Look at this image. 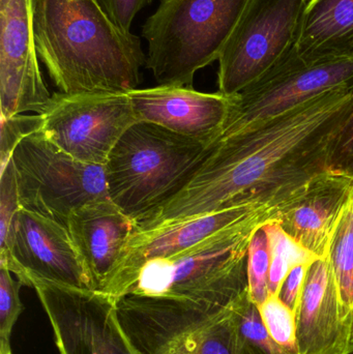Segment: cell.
Wrapping results in <instances>:
<instances>
[{"instance_id": "obj_24", "label": "cell", "mask_w": 353, "mask_h": 354, "mask_svg": "<svg viewBox=\"0 0 353 354\" xmlns=\"http://www.w3.org/2000/svg\"><path fill=\"white\" fill-rule=\"evenodd\" d=\"M269 270L271 251L269 237L263 224L251 237L247 258L249 295L257 306L261 305L269 297Z\"/></svg>"}, {"instance_id": "obj_16", "label": "cell", "mask_w": 353, "mask_h": 354, "mask_svg": "<svg viewBox=\"0 0 353 354\" xmlns=\"http://www.w3.org/2000/svg\"><path fill=\"white\" fill-rule=\"evenodd\" d=\"M352 201L353 178L329 171L279 208L274 220L300 245L325 258Z\"/></svg>"}, {"instance_id": "obj_8", "label": "cell", "mask_w": 353, "mask_h": 354, "mask_svg": "<svg viewBox=\"0 0 353 354\" xmlns=\"http://www.w3.org/2000/svg\"><path fill=\"white\" fill-rule=\"evenodd\" d=\"M310 0H249L219 60L220 93L233 97L296 47Z\"/></svg>"}, {"instance_id": "obj_17", "label": "cell", "mask_w": 353, "mask_h": 354, "mask_svg": "<svg viewBox=\"0 0 353 354\" xmlns=\"http://www.w3.org/2000/svg\"><path fill=\"white\" fill-rule=\"evenodd\" d=\"M300 354H348L353 351V328L341 316L339 292L329 257L309 268L296 311Z\"/></svg>"}, {"instance_id": "obj_25", "label": "cell", "mask_w": 353, "mask_h": 354, "mask_svg": "<svg viewBox=\"0 0 353 354\" xmlns=\"http://www.w3.org/2000/svg\"><path fill=\"white\" fill-rule=\"evenodd\" d=\"M41 129V114L0 118V174L4 171L21 141L39 132Z\"/></svg>"}, {"instance_id": "obj_19", "label": "cell", "mask_w": 353, "mask_h": 354, "mask_svg": "<svg viewBox=\"0 0 353 354\" xmlns=\"http://www.w3.org/2000/svg\"><path fill=\"white\" fill-rule=\"evenodd\" d=\"M294 53L308 62L353 58V0H310Z\"/></svg>"}, {"instance_id": "obj_11", "label": "cell", "mask_w": 353, "mask_h": 354, "mask_svg": "<svg viewBox=\"0 0 353 354\" xmlns=\"http://www.w3.org/2000/svg\"><path fill=\"white\" fill-rule=\"evenodd\" d=\"M60 354H139L118 319L116 301L95 290L30 280Z\"/></svg>"}, {"instance_id": "obj_13", "label": "cell", "mask_w": 353, "mask_h": 354, "mask_svg": "<svg viewBox=\"0 0 353 354\" xmlns=\"http://www.w3.org/2000/svg\"><path fill=\"white\" fill-rule=\"evenodd\" d=\"M35 0H0V118L41 114L52 95L41 74Z\"/></svg>"}, {"instance_id": "obj_23", "label": "cell", "mask_w": 353, "mask_h": 354, "mask_svg": "<svg viewBox=\"0 0 353 354\" xmlns=\"http://www.w3.org/2000/svg\"><path fill=\"white\" fill-rule=\"evenodd\" d=\"M258 308L263 324L278 353L300 354L296 313L278 295H269Z\"/></svg>"}, {"instance_id": "obj_6", "label": "cell", "mask_w": 353, "mask_h": 354, "mask_svg": "<svg viewBox=\"0 0 353 354\" xmlns=\"http://www.w3.org/2000/svg\"><path fill=\"white\" fill-rule=\"evenodd\" d=\"M234 304L223 307L128 295L116 301V309L139 354H244L231 322Z\"/></svg>"}, {"instance_id": "obj_3", "label": "cell", "mask_w": 353, "mask_h": 354, "mask_svg": "<svg viewBox=\"0 0 353 354\" xmlns=\"http://www.w3.org/2000/svg\"><path fill=\"white\" fill-rule=\"evenodd\" d=\"M277 210L267 208L213 233L189 249L151 260L128 295L229 307L248 291L249 243Z\"/></svg>"}, {"instance_id": "obj_5", "label": "cell", "mask_w": 353, "mask_h": 354, "mask_svg": "<svg viewBox=\"0 0 353 354\" xmlns=\"http://www.w3.org/2000/svg\"><path fill=\"white\" fill-rule=\"evenodd\" d=\"M249 0H160L145 21L146 68L159 85L192 86L195 74L219 60Z\"/></svg>"}, {"instance_id": "obj_29", "label": "cell", "mask_w": 353, "mask_h": 354, "mask_svg": "<svg viewBox=\"0 0 353 354\" xmlns=\"http://www.w3.org/2000/svg\"><path fill=\"white\" fill-rule=\"evenodd\" d=\"M99 2L120 29L131 32L135 17L153 0H99Z\"/></svg>"}, {"instance_id": "obj_30", "label": "cell", "mask_w": 353, "mask_h": 354, "mask_svg": "<svg viewBox=\"0 0 353 354\" xmlns=\"http://www.w3.org/2000/svg\"><path fill=\"white\" fill-rule=\"evenodd\" d=\"M311 264H300L296 266L286 277L282 283L278 297L279 299L296 314L303 290L306 283L307 274Z\"/></svg>"}, {"instance_id": "obj_20", "label": "cell", "mask_w": 353, "mask_h": 354, "mask_svg": "<svg viewBox=\"0 0 353 354\" xmlns=\"http://www.w3.org/2000/svg\"><path fill=\"white\" fill-rule=\"evenodd\" d=\"M327 257L337 283L342 318L353 328V201L336 233Z\"/></svg>"}, {"instance_id": "obj_9", "label": "cell", "mask_w": 353, "mask_h": 354, "mask_svg": "<svg viewBox=\"0 0 353 354\" xmlns=\"http://www.w3.org/2000/svg\"><path fill=\"white\" fill-rule=\"evenodd\" d=\"M41 116L39 132L56 147L79 161L101 166L139 122L128 93H56Z\"/></svg>"}, {"instance_id": "obj_22", "label": "cell", "mask_w": 353, "mask_h": 354, "mask_svg": "<svg viewBox=\"0 0 353 354\" xmlns=\"http://www.w3.org/2000/svg\"><path fill=\"white\" fill-rule=\"evenodd\" d=\"M231 322L238 346L244 354H279L249 290L234 304Z\"/></svg>"}, {"instance_id": "obj_14", "label": "cell", "mask_w": 353, "mask_h": 354, "mask_svg": "<svg viewBox=\"0 0 353 354\" xmlns=\"http://www.w3.org/2000/svg\"><path fill=\"white\" fill-rule=\"evenodd\" d=\"M267 208L269 207L256 204H242L195 216L163 228L136 231L131 237L117 268L101 292L117 301L128 295L139 272L147 262L176 255L213 233Z\"/></svg>"}, {"instance_id": "obj_10", "label": "cell", "mask_w": 353, "mask_h": 354, "mask_svg": "<svg viewBox=\"0 0 353 354\" xmlns=\"http://www.w3.org/2000/svg\"><path fill=\"white\" fill-rule=\"evenodd\" d=\"M352 85L353 58L308 62L292 50L265 76L233 95L218 137L238 134L321 93Z\"/></svg>"}, {"instance_id": "obj_31", "label": "cell", "mask_w": 353, "mask_h": 354, "mask_svg": "<svg viewBox=\"0 0 353 354\" xmlns=\"http://www.w3.org/2000/svg\"><path fill=\"white\" fill-rule=\"evenodd\" d=\"M0 354H12L10 345H0Z\"/></svg>"}, {"instance_id": "obj_28", "label": "cell", "mask_w": 353, "mask_h": 354, "mask_svg": "<svg viewBox=\"0 0 353 354\" xmlns=\"http://www.w3.org/2000/svg\"><path fill=\"white\" fill-rule=\"evenodd\" d=\"M330 171L353 178V108L336 137L330 157Z\"/></svg>"}, {"instance_id": "obj_15", "label": "cell", "mask_w": 353, "mask_h": 354, "mask_svg": "<svg viewBox=\"0 0 353 354\" xmlns=\"http://www.w3.org/2000/svg\"><path fill=\"white\" fill-rule=\"evenodd\" d=\"M128 93L139 122L207 142L219 136L233 100L220 91L200 93L182 85L136 88Z\"/></svg>"}, {"instance_id": "obj_18", "label": "cell", "mask_w": 353, "mask_h": 354, "mask_svg": "<svg viewBox=\"0 0 353 354\" xmlns=\"http://www.w3.org/2000/svg\"><path fill=\"white\" fill-rule=\"evenodd\" d=\"M137 227L136 221L110 198L85 204L70 214L66 228L90 276L93 290H103Z\"/></svg>"}, {"instance_id": "obj_4", "label": "cell", "mask_w": 353, "mask_h": 354, "mask_svg": "<svg viewBox=\"0 0 353 354\" xmlns=\"http://www.w3.org/2000/svg\"><path fill=\"white\" fill-rule=\"evenodd\" d=\"M209 143L157 124L136 122L106 163L110 199L138 222L188 185L204 160Z\"/></svg>"}, {"instance_id": "obj_12", "label": "cell", "mask_w": 353, "mask_h": 354, "mask_svg": "<svg viewBox=\"0 0 353 354\" xmlns=\"http://www.w3.org/2000/svg\"><path fill=\"white\" fill-rule=\"evenodd\" d=\"M0 266L30 287V280L48 281L73 288L93 290V281L64 225L21 209L6 245Z\"/></svg>"}, {"instance_id": "obj_27", "label": "cell", "mask_w": 353, "mask_h": 354, "mask_svg": "<svg viewBox=\"0 0 353 354\" xmlns=\"http://www.w3.org/2000/svg\"><path fill=\"white\" fill-rule=\"evenodd\" d=\"M21 209L16 171L10 160L4 171L0 174V249L6 245Z\"/></svg>"}, {"instance_id": "obj_21", "label": "cell", "mask_w": 353, "mask_h": 354, "mask_svg": "<svg viewBox=\"0 0 353 354\" xmlns=\"http://www.w3.org/2000/svg\"><path fill=\"white\" fill-rule=\"evenodd\" d=\"M263 227L269 237L271 251L269 292V295H278L282 283L296 266L312 264L319 258L294 241L277 221H269Z\"/></svg>"}, {"instance_id": "obj_2", "label": "cell", "mask_w": 353, "mask_h": 354, "mask_svg": "<svg viewBox=\"0 0 353 354\" xmlns=\"http://www.w3.org/2000/svg\"><path fill=\"white\" fill-rule=\"evenodd\" d=\"M39 60L60 93H128L138 88L146 54L99 0H35Z\"/></svg>"}, {"instance_id": "obj_32", "label": "cell", "mask_w": 353, "mask_h": 354, "mask_svg": "<svg viewBox=\"0 0 353 354\" xmlns=\"http://www.w3.org/2000/svg\"><path fill=\"white\" fill-rule=\"evenodd\" d=\"M348 354H353V351H350V353H348Z\"/></svg>"}, {"instance_id": "obj_1", "label": "cell", "mask_w": 353, "mask_h": 354, "mask_svg": "<svg viewBox=\"0 0 353 354\" xmlns=\"http://www.w3.org/2000/svg\"><path fill=\"white\" fill-rule=\"evenodd\" d=\"M352 108L353 85L339 87L238 134L218 137L188 185L138 221L137 231L242 204L278 212L330 171L336 137Z\"/></svg>"}, {"instance_id": "obj_7", "label": "cell", "mask_w": 353, "mask_h": 354, "mask_svg": "<svg viewBox=\"0 0 353 354\" xmlns=\"http://www.w3.org/2000/svg\"><path fill=\"white\" fill-rule=\"evenodd\" d=\"M12 160L21 207L64 226L77 208L110 198L105 166L75 159L41 132L21 141Z\"/></svg>"}, {"instance_id": "obj_26", "label": "cell", "mask_w": 353, "mask_h": 354, "mask_svg": "<svg viewBox=\"0 0 353 354\" xmlns=\"http://www.w3.org/2000/svg\"><path fill=\"white\" fill-rule=\"evenodd\" d=\"M22 285L8 268L0 266V345H10L12 328L24 310L19 295Z\"/></svg>"}]
</instances>
